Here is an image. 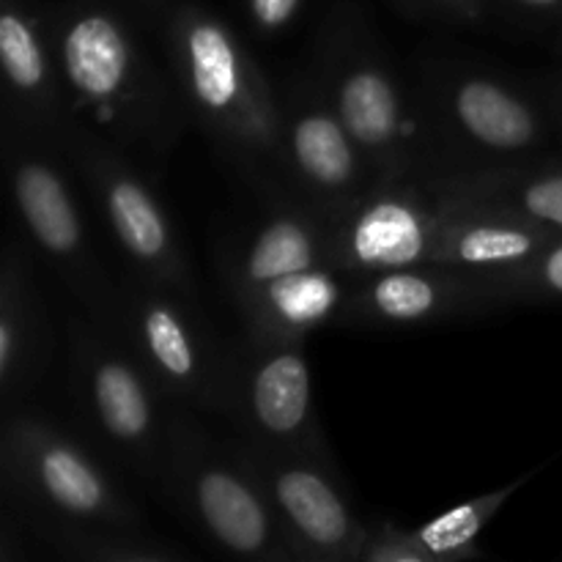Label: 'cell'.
<instances>
[{
  "label": "cell",
  "mask_w": 562,
  "mask_h": 562,
  "mask_svg": "<svg viewBox=\"0 0 562 562\" xmlns=\"http://www.w3.org/2000/svg\"><path fill=\"white\" fill-rule=\"evenodd\" d=\"M58 148L97 203L130 272L198 296L179 223L154 190L151 173L80 119L71 121Z\"/></svg>",
  "instance_id": "cell-11"
},
{
  "label": "cell",
  "mask_w": 562,
  "mask_h": 562,
  "mask_svg": "<svg viewBox=\"0 0 562 562\" xmlns=\"http://www.w3.org/2000/svg\"><path fill=\"white\" fill-rule=\"evenodd\" d=\"M159 499L214 552L250 562H291L261 481L239 442H223L195 417L173 406L159 461Z\"/></svg>",
  "instance_id": "cell-7"
},
{
  "label": "cell",
  "mask_w": 562,
  "mask_h": 562,
  "mask_svg": "<svg viewBox=\"0 0 562 562\" xmlns=\"http://www.w3.org/2000/svg\"><path fill=\"white\" fill-rule=\"evenodd\" d=\"M412 86L437 151V179L549 157L558 121L538 88L450 55L423 60Z\"/></svg>",
  "instance_id": "cell-5"
},
{
  "label": "cell",
  "mask_w": 562,
  "mask_h": 562,
  "mask_svg": "<svg viewBox=\"0 0 562 562\" xmlns=\"http://www.w3.org/2000/svg\"><path fill=\"white\" fill-rule=\"evenodd\" d=\"M278 179L285 192L324 220L344 214L376 187L371 165L311 66L280 88Z\"/></svg>",
  "instance_id": "cell-14"
},
{
  "label": "cell",
  "mask_w": 562,
  "mask_h": 562,
  "mask_svg": "<svg viewBox=\"0 0 562 562\" xmlns=\"http://www.w3.org/2000/svg\"><path fill=\"white\" fill-rule=\"evenodd\" d=\"M137 5H140L143 11H148V14H157L159 0H137Z\"/></svg>",
  "instance_id": "cell-26"
},
{
  "label": "cell",
  "mask_w": 562,
  "mask_h": 562,
  "mask_svg": "<svg viewBox=\"0 0 562 562\" xmlns=\"http://www.w3.org/2000/svg\"><path fill=\"white\" fill-rule=\"evenodd\" d=\"M66 329L69 393L82 428L115 464L154 483L176 404L159 393L124 340L88 313H71Z\"/></svg>",
  "instance_id": "cell-9"
},
{
  "label": "cell",
  "mask_w": 562,
  "mask_h": 562,
  "mask_svg": "<svg viewBox=\"0 0 562 562\" xmlns=\"http://www.w3.org/2000/svg\"><path fill=\"white\" fill-rule=\"evenodd\" d=\"M302 0H245L247 22L258 36H278L300 16Z\"/></svg>",
  "instance_id": "cell-23"
},
{
  "label": "cell",
  "mask_w": 562,
  "mask_h": 562,
  "mask_svg": "<svg viewBox=\"0 0 562 562\" xmlns=\"http://www.w3.org/2000/svg\"><path fill=\"white\" fill-rule=\"evenodd\" d=\"M0 119L58 146L77 115L60 77L47 16L36 14L25 0H3L0 9Z\"/></svg>",
  "instance_id": "cell-17"
},
{
  "label": "cell",
  "mask_w": 562,
  "mask_h": 562,
  "mask_svg": "<svg viewBox=\"0 0 562 562\" xmlns=\"http://www.w3.org/2000/svg\"><path fill=\"white\" fill-rule=\"evenodd\" d=\"M55 333L38 289L31 250L22 239L5 241L0 258V404L3 412L25 404L47 373Z\"/></svg>",
  "instance_id": "cell-18"
},
{
  "label": "cell",
  "mask_w": 562,
  "mask_h": 562,
  "mask_svg": "<svg viewBox=\"0 0 562 562\" xmlns=\"http://www.w3.org/2000/svg\"><path fill=\"white\" fill-rule=\"evenodd\" d=\"M538 91H541V97L547 99L549 110H552L554 121H558V126L562 130V77H549L547 82L538 86Z\"/></svg>",
  "instance_id": "cell-25"
},
{
  "label": "cell",
  "mask_w": 562,
  "mask_h": 562,
  "mask_svg": "<svg viewBox=\"0 0 562 562\" xmlns=\"http://www.w3.org/2000/svg\"><path fill=\"white\" fill-rule=\"evenodd\" d=\"M434 198L459 209L521 220L562 234V157H541L514 168L420 181Z\"/></svg>",
  "instance_id": "cell-19"
},
{
  "label": "cell",
  "mask_w": 562,
  "mask_h": 562,
  "mask_svg": "<svg viewBox=\"0 0 562 562\" xmlns=\"http://www.w3.org/2000/svg\"><path fill=\"white\" fill-rule=\"evenodd\" d=\"M514 9L525 11L527 16H543V20H552V16L562 14V0H508Z\"/></svg>",
  "instance_id": "cell-24"
},
{
  "label": "cell",
  "mask_w": 562,
  "mask_h": 562,
  "mask_svg": "<svg viewBox=\"0 0 562 562\" xmlns=\"http://www.w3.org/2000/svg\"><path fill=\"white\" fill-rule=\"evenodd\" d=\"M503 272L514 289L516 305L562 302V236L527 261L503 267Z\"/></svg>",
  "instance_id": "cell-22"
},
{
  "label": "cell",
  "mask_w": 562,
  "mask_h": 562,
  "mask_svg": "<svg viewBox=\"0 0 562 562\" xmlns=\"http://www.w3.org/2000/svg\"><path fill=\"white\" fill-rule=\"evenodd\" d=\"M510 307L519 305L503 269L417 263L351 278L338 324L351 329H431Z\"/></svg>",
  "instance_id": "cell-16"
},
{
  "label": "cell",
  "mask_w": 562,
  "mask_h": 562,
  "mask_svg": "<svg viewBox=\"0 0 562 562\" xmlns=\"http://www.w3.org/2000/svg\"><path fill=\"white\" fill-rule=\"evenodd\" d=\"M55 558L69 562H179L192 554L151 530H102L71 538Z\"/></svg>",
  "instance_id": "cell-21"
},
{
  "label": "cell",
  "mask_w": 562,
  "mask_h": 562,
  "mask_svg": "<svg viewBox=\"0 0 562 562\" xmlns=\"http://www.w3.org/2000/svg\"><path fill=\"white\" fill-rule=\"evenodd\" d=\"M530 475H521L488 494L467 499L456 508L434 516L426 525L406 530L395 521H373L360 562H464L481 558L477 538L488 521L505 508Z\"/></svg>",
  "instance_id": "cell-20"
},
{
  "label": "cell",
  "mask_w": 562,
  "mask_h": 562,
  "mask_svg": "<svg viewBox=\"0 0 562 562\" xmlns=\"http://www.w3.org/2000/svg\"><path fill=\"white\" fill-rule=\"evenodd\" d=\"M263 212L217 256L241 335L302 338L338 324L351 278L329 256L327 220L280 184L258 187Z\"/></svg>",
  "instance_id": "cell-2"
},
{
  "label": "cell",
  "mask_w": 562,
  "mask_h": 562,
  "mask_svg": "<svg viewBox=\"0 0 562 562\" xmlns=\"http://www.w3.org/2000/svg\"><path fill=\"white\" fill-rule=\"evenodd\" d=\"M461 214L417 181L376 184L344 214L327 220L329 256L349 278L450 263Z\"/></svg>",
  "instance_id": "cell-13"
},
{
  "label": "cell",
  "mask_w": 562,
  "mask_h": 562,
  "mask_svg": "<svg viewBox=\"0 0 562 562\" xmlns=\"http://www.w3.org/2000/svg\"><path fill=\"white\" fill-rule=\"evenodd\" d=\"M3 415V510L53 558L66 541L88 532L151 530L140 505L80 439L25 406Z\"/></svg>",
  "instance_id": "cell-4"
},
{
  "label": "cell",
  "mask_w": 562,
  "mask_h": 562,
  "mask_svg": "<svg viewBox=\"0 0 562 562\" xmlns=\"http://www.w3.org/2000/svg\"><path fill=\"white\" fill-rule=\"evenodd\" d=\"M47 25L77 119L151 176L162 173L190 124L168 66H159L132 22L104 3L66 5Z\"/></svg>",
  "instance_id": "cell-1"
},
{
  "label": "cell",
  "mask_w": 562,
  "mask_h": 562,
  "mask_svg": "<svg viewBox=\"0 0 562 562\" xmlns=\"http://www.w3.org/2000/svg\"><path fill=\"white\" fill-rule=\"evenodd\" d=\"M0 157L11 203L33 250L58 274L80 311L115 333L119 278L99 256L64 151L14 121L0 119Z\"/></svg>",
  "instance_id": "cell-8"
},
{
  "label": "cell",
  "mask_w": 562,
  "mask_h": 562,
  "mask_svg": "<svg viewBox=\"0 0 562 562\" xmlns=\"http://www.w3.org/2000/svg\"><path fill=\"white\" fill-rule=\"evenodd\" d=\"M115 335L170 404L223 412L234 344L217 338L198 296L126 269L119 278Z\"/></svg>",
  "instance_id": "cell-10"
},
{
  "label": "cell",
  "mask_w": 562,
  "mask_h": 562,
  "mask_svg": "<svg viewBox=\"0 0 562 562\" xmlns=\"http://www.w3.org/2000/svg\"><path fill=\"white\" fill-rule=\"evenodd\" d=\"M311 58L313 77L360 146L376 184L437 179V151L415 86L398 75L390 49L366 22L349 14L329 20Z\"/></svg>",
  "instance_id": "cell-6"
},
{
  "label": "cell",
  "mask_w": 562,
  "mask_h": 562,
  "mask_svg": "<svg viewBox=\"0 0 562 562\" xmlns=\"http://www.w3.org/2000/svg\"><path fill=\"white\" fill-rule=\"evenodd\" d=\"M245 459L267 492L291 562H360L371 521L360 516L333 456L252 448Z\"/></svg>",
  "instance_id": "cell-15"
},
{
  "label": "cell",
  "mask_w": 562,
  "mask_h": 562,
  "mask_svg": "<svg viewBox=\"0 0 562 562\" xmlns=\"http://www.w3.org/2000/svg\"><path fill=\"white\" fill-rule=\"evenodd\" d=\"M220 417L252 448L333 456L318 420L302 338L241 335L234 344V368Z\"/></svg>",
  "instance_id": "cell-12"
},
{
  "label": "cell",
  "mask_w": 562,
  "mask_h": 562,
  "mask_svg": "<svg viewBox=\"0 0 562 562\" xmlns=\"http://www.w3.org/2000/svg\"><path fill=\"white\" fill-rule=\"evenodd\" d=\"M165 66L192 126L252 190L280 184V88L220 14L179 5L165 20Z\"/></svg>",
  "instance_id": "cell-3"
}]
</instances>
